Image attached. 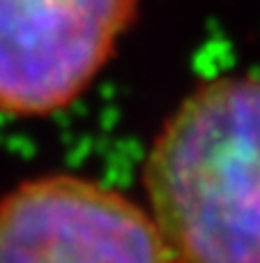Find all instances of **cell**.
<instances>
[{"label":"cell","mask_w":260,"mask_h":263,"mask_svg":"<svg viewBox=\"0 0 260 263\" xmlns=\"http://www.w3.org/2000/svg\"><path fill=\"white\" fill-rule=\"evenodd\" d=\"M143 190L173 263H260V74L193 88L157 132Z\"/></svg>","instance_id":"1"},{"label":"cell","mask_w":260,"mask_h":263,"mask_svg":"<svg viewBox=\"0 0 260 263\" xmlns=\"http://www.w3.org/2000/svg\"><path fill=\"white\" fill-rule=\"evenodd\" d=\"M141 0H0V114L46 118L111 63Z\"/></svg>","instance_id":"2"},{"label":"cell","mask_w":260,"mask_h":263,"mask_svg":"<svg viewBox=\"0 0 260 263\" xmlns=\"http://www.w3.org/2000/svg\"><path fill=\"white\" fill-rule=\"evenodd\" d=\"M0 263H173V256L145 203L78 173H46L0 199Z\"/></svg>","instance_id":"3"}]
</instances>
